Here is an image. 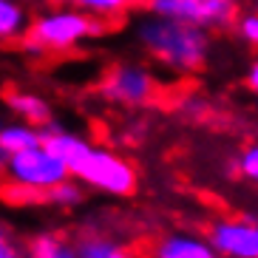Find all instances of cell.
Wrapping results in <instances>:
<instances>
[{
    "instance_id": "1",
    "label": "cell",
    "mask_w": 258,
    "mask_h": 258,
    "mask_svg": "<svg viewBox=\"0 0 258 258\" xmlns=\"http://www.w3.org/2000/svg\"><path fill=\"white\" fill-rule=\"evenodd\" d=\"M43 142L69 165L71 176L80 179L85 187L108 193V196H131L139 184V173L134 162L119 153L91 145L80 134H71L57 122L43 128Z\"/></svg>"
},
{
    "instance_id": "2",
    "label": "cell",
    "mask_w": 258,
    "mask_h": 258,
    "mask_svg": "<svg viewBox=\"0 0 258 258\" xmlns=\"http://www.w3.org/2000/svg\"><path fill=\"white\" fill-rule=\"evenodd\" d=\"M137 40L153 60L173 74H196L210 62L213 54V40L207 29L151 12L137 23Z\"/></svg>"
},
{
    "instance_id": "3",
    "label": "cell",
    "mask_w": 258,
    "mask_h": 258,
    "mask_svg": "<svg viewBox=\"0 0 258 258\" xmlns=\"http://www.w3.org/2000/svg\"><path fill=\"white\" fill-rule=\"evenodd\" d=\"M102 31L105 20L88 15L80 6H46L31 17L23 43L34 54H62L99 37Z\"/></svg>"
},
{
    "instance_id": "4",
    "label": "cell",
    "mask_w": 258,
    "mask_h": 258,
    "mask_svg": "<svg viewBox=\"0 0 258 258\" xmlns=\"http://www.w3.org/2000/svg\"><path fill=\"white\" fill-rule=\"evenodd\" d=\"M3 176H6V182L29 187V190H37V193L46 196L54 184L71 179V170H69V165L43 142V145H37V148L12 153Z\"/></svg>"
},
{
    "instance_id": "5",
    "label": "cell",
    "mask_w": 258,
    "mask_h": 258,
    "mask_svg": "<svg viewBox=\"0 0 258 258\" xmlns=\"http://www.w3.org/2000/svg\"><path fill=\"white\" fill-rule=\"evenodd\" d=\"M99 97L108 99L111 105L122 108H142L153 102V97L159 94V83L153 77L151 69H145L142 62L122 60L114 62L111 69L99 80Z\"/></svg>"
},
{
    "instance_id": "6",
    "label": "cell",
    "mask_w": 258,
    "mask_h": 258,
    "mask_svg": "<svg viewBox=\"0 0 258 258\" xmlns=\"http://www.w3.org/2000/svg\"><path fill=\"white\" fill-rule=\"evenodd\" d=\"M145 9L151 15L176 17L207 31L230 29L235 17L241 15L238 0H145Z\"/></svg>"
},
{
    "instance_id": "7",
    "label": "cell",
    "mask_w": 258,
    "mask_h": 258,
    "mask_svg": "<svg viewBox=\"0 0 258 258\" xmlns=\"http://www.w3.org/2000/svg\"><path fill=\"white\" fill-rule=\"evenodd\" d=\"M207 241L221 258H258V224L252 219H219L207 230Z\"/></svg>"
},
{
    "instance_id": "8",
    "label": "cell",
    "mask_w": 258,
    "mask_h": 258,
    "mask_svg": "<svg viewBox=\"0 0 258 258\" xmlns=\"http://www.w3.org/2000/svg\"><path fill=\"white\" fill-rule=\"evenodd\" d=\"M156 258H221L207 238L187 233H170L156 244Z\"/></svg>"
},
{
    "instance_id": "9",
    "label": "cell",
    "mask_w": 258,
    "mask_h": 258,
    "mask_svg": "<svg viewBox=\"0 0 258 258\" xmlns=\"http://www.w3.org/2000/svg\"><path fill=\"white\" fill-rule=\"evenodd\" d=\"M9 111L23 122H31L37 128H46L48 122H54V111L48 105L46 97H40L37 91H9L6 94Z\"/></svg>"
},
{
    "instance_id": "10",
    "label": "cell",
    "mask_w": 258,
    "mask_h": 258,
    "mask_svg": "<svg viewBox=\"0 0 258 258\" xmlns=\"http://www.w3.org/2000/svg\"><path fill=\"white\" fill-rule=\"evenodd\" d=\"M31 12L26 0H0V43L23 40L31 23Z\"/></svg>"
},
{
    "instance_id": "11",
    "label": "cell",
    "mask_w": 258,
    "mask_h": 258,
    "mask_svg": "<svg viewBox=\"0 0 258 258\" xmlns=\"http://www.w3.org/2000/svg\"><path fill=\"white\" fill-rule=\"evenodd\" d=\"M0 145L6 148L9 153H20V151H29V148H37L43 145V128L31 125V122H6L3 131H0Z\"/></svg>"
},
{
    "instance_id": "12",
    "label": "cell",
    "mask_w": 258,
    "mask_h": 258,
    "mask_svg": "<svg viewBox=\"0 0 258 258\" xmlns=\"http://www.w3.org/2000/svg\"><path fill=\"white\" fill-rule=\"evenodd\" d=\"M29 258H80L77 244L62 238L60 233H40L29 241Z\"/></svg>"
},
{
    "instance_id": "13",
    "label": "cell",
    "mask_w": 258,
    "mask_h": 258,
    "mask_svg": "<svg viewBox=\"0 0 258 258\" xmlns=\"http://www.w3.org/2000/svg\"><path fill=\"white\" fill-rule=\"evenodd\" d=\"M77 255L80 258H134L125 244L105 238V235H83L77 241Z\"/></svg>"
},
{
    "instance_id": "14",
    "label": "cell",
    "mask_w": 258,
    "mask_h": 258,
    "mask_svg": "<svg viewBox=\"0 0 258 258\" xmlns=\"http://www.w3.org/2000/svg\"><path fill=\"white\" fill-rule=\"evenodd\" d=\"M137 3L139 0H77V6L99 20H116V17L128 15Z\"/></svg>"
},
{
    "instance_id": "15",
    "label": "cell",
    "mask_w": 258,
    "mask_h": 258,
    "mask_svg": "<svg viewBox=\"0 0 258 258\" xmlns=\"http://www.w3.org/2000/svg\"><path fill=\"white\" fill-rule=\"evenodd\" d=\"M46 202L48 205H57V207H77L83 202V182L80 179H66V182L54 184L51 190L46 193Z\"/></svg>"
},
{
    "instance_id": "16",
    "label": "cell",
    "mask_w": 258,
    "mask_h": 258,
    "mask_svg": "<svg viewBox=\"0 0 258 258\" xmlns=\"http://www.w3.org/2000/svg\"><path fill=\"white\" fill-rule=\"evenodd\" d=\"M235 170H238V176H241L244 182H250L258 187V142H250L241 153H238Z\"/></svg>"
},
{
    "instance_id": "17",
    "label": "cell",
    "mask_w": 258,
    "mask_h": 258,
    "mask_svg": "<svg viewBox=\"0 0 258 258\" xmlns=\"http://www.w3.org/2000/svg\"><path fill=\"white\" fill-rule=\"evenodd\" d=\"M233 26H235L238 40L258 51V9H252V12H241V15L235 17Z\"/></svg>"
},
{
    "instance_id": "18",
    "label": "cell",
    "mask_w": 258,
    "mask_h": 258,
    "mask_svg": "<svg viewBox=\"0 0 258 258\" xmlns=\"http://www.w3.org/2000/svg\"><path fill=\"white\" fill-rule=\"evenodd\" d=\"M244 85H247V91H250V94H255V97H258V51H255V57L250 60L247 71H244Z\"/></svg>"
},
{
    "instance_id": "19",
    "label": "cell",
    "mask_w": 258,
    "mask_h": 258,
    "mask_svg": "<svg viewBox=\"0 0 258 258\" xmlns=\"http://www.w3.org/2000/svg\"><path fill=\"white\" fill-rule=\"evenodd\" d=\"M9 156H12V153L6 151V148H3V145H0V173H6V165H9Z\"/></svg>"
},
{
    "instance_id": "20",
    "label": "cell",
    "mask_w": 258,
    "mask_h": 258,
    "mask_svg": "<svg viewBox=\"0 0 258 258\" xmlns=\"http://www.w3.org/2000/svg\"><path fill=\"white\" fill-rule=\"evenodd\" d=\"M46 6H77V0H40Z\"/></svg>"
},
{
    "instance_id": "21",
    "label": "cell",
    "mask_w": 258,
    "mask_h": 258,
    "mask_svg": "<svg viewBox=\"0 0 258 258\" xmlns=\"http://www.w3.org/2000/svg\"><path fill=\"white\" fill-rule=\"evenodd\" d=\"M250 219H252V221H255V224H258V207H255V213H252Z\"/></svg>"
},
{
    "instance_id": "22",
    "label": "cell",
    "mask_w": 258,
    "mask_h": 258,
    "mask_svg": "<svg viewBox=\"0 0 258 258\" xmlns=\"http://www.w3.org/2000/svg\"><path fill=\"white\" fill-rule=\"evenodd\" d=\"M0 238H6V230H3V227H0Z\"/></svg>"
},
{
    "instance_id": "23",
    "label": "cell",
    "mask_w": 258,
    "mask_h": 258,
    "mask_svg": "<svg viewBox=\"0 0 258 258\" xmlns=\"http://www.w3.org/2000/svg\"><path fill=\"white\" fill-rule=\"evenodd\" d=\"M3 125H6V122H3V116H0V131H3Z\"/></svg>"
},
{
    "instance_id": "24",
    "label": "cell",
    "mask_w": 258,
    "mask_h": 258,
    "mask_svg": "<svg viewBox=\"0 0 258 258\" xmlns=\"http://www.w3.org/2000/svg\"><path fill=\"white\" fill-rule=\"evenodd\" d=\"M250 3H252V6H255V9H258V0H250Z\"/></svg>"
}]
</instances>
